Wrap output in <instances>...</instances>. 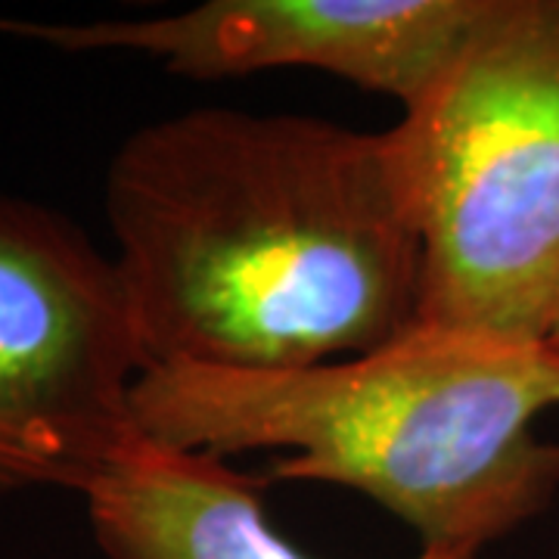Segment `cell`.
Returning <instances> with one entry per match:
<instances>
[{"instance_id":"8992f818","label":"cell","mask_w":559,"mask_h":559,"mask_svg":"<svg viewBox=\"0 0 559 559\" xmlns=\"http://www.w3.org/2000/svg\"><path fill=\"white\" fill-rule=\"evenodd\" d=\"M84 498L94 538L109 559H308L267 522L259 481L221 457L143 436Z\"/></svg>"},{"instance_id":"3957f363","label":"cell","mask_w":559,"mask_h":559,"mask_svg":"<svg viewBox=\"0 0 559 559\" xmlns=\"http://www.w3.org/2000/svg\"><path fill=\"white\" fill-rule=\"evenodd\" d=\"M395 131L423 246L419 326L547 342L559 305V0H485Z\"/></svg>"},{"instance_id":"5b68a950","label":"cell","mask_w":559,"mask_h":559,"mask_svg":"<svg viewBox=\"0 0 559 559\" xmlns=\"http://www.w3.org/2000/svg\"><path fill=\"white\" fill-rule=\"evenodd\" d=\"M485 0H209L153 20L84 25L0 20V32L69 53L138 50L187 79L308 66L417 106L454 60Z\"/></svg>"},{"instance_id":"7a4b0ae2","label":"cell","mask_w":559,"mask_h":559,"mask_svg":"<svg viewBox=\"0 0 559 559\" xmlns=\"http://www.w3.org/2000/svg\"><path fill=\"white\" fill-rule=\"evenodd\" d=\"M559 352L417 326L358 358L296 370L150 367L131 411L143 439L227 457L293 451L274 481L355 488L407 522L423 554L476 559L559 495Z\"/></svg>"},{"instance_id":"277c9868","label":"cell","mask_w":559,"mask_h":559,"mask_svg":"<svg viewBox=\"0 0 559 559\" xmlns=\"http://www.w3.org/2000/svg\"><path fill=\"white\" fill-rule=\"evenodd\" d=\"M131 301L60 212L0 193V498L87 491L140 439Z\"/></svg>"},{"instance_id":"6da1fadb","label":"cell","mask_w":559,"mask_h":559,"mask_svg":"<svg viewBox=\"0 0 559 559\" xmlns=\"http://www.w3.org/2000/svg\"><path fill=\"white\" fill-rule=\"evenodd\" d=\"M106 218L146 370H296L419 326L423 246L395 128L187 109L121 143Z\"/></svg>"},{"instance_id":"52a82bcc","label":"cell","mask_w":559,"mask_h":559,"mask_svg":"<svg viewBox=\"0 0 559 559\" xmlns=\"http://www.w3.org/2000/svg\"><path fill=\"white\" fill-rule=\"evenodd\" d=\"M547 345L559 352V305H557V314H554V326H550V333H547Z\"/></svg>"}]
</instances>
